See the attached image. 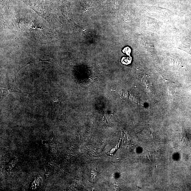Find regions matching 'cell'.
I'll use <instances>...</instances> for the list:
<instances>
[{
  "label": "cell",
  "mask_w": 191,
  "mask_h": 191,
  "mask_svg": "<svg viewBox=\"0 0 191 191\" xmlns=\"http://www.w3.org/2000/svg\"><path fill=\"white\" fill-rule=\"evenodd\" d=\"M7 90L9 91V93H28V94L31 96L30 93L23 92V91L20 90L17 87V81H16V75L15 76V79H13V81L12 85L10 88L7 89Z\"/></svg>",
  "instance_id": "6da1fadb"
},
{
  "label": "cell",
  "mask_w": 191,
  "mask_h": 191,
  "mask_svg": "<svg viewBox=\"0 0 191 191\" xmlns=\"http://www.w3.org/2000/svg\"><path fill=\"white\" fill-rule=\"evenodd\" d=\"M1 101L5 98L9 94V91L7 89L1 88Z\"/></svg>",
  "instance_id": "7a4b0ae2"
},
{
  "label": "cell",
  "mask_w": 191,
  "mask_h": 191,
  "mask_svg": "<svg viewBox=\"0 0 191 191\" xmlns=\"http://www.w3.org/2000/svg\"><path fill=\"white\" fill-rule=\"evenodd\" d=\"M43 61H46V62H51V63H52V62H51V60L49 59V60H43L41 59H40H40H39V60L38 61H30L28 62V63H27L26 65H25V66H23V67L22 68H21L20 69H19V71H17V72L16 73V74H17V73H18V72L19 71H20V70L21 69H22V68H23V67H25V66H26L27 65H30V64H31V63H36V62H43Z\"/></svg>",
  "instance_id": "3957f363"
}]
</instances>
